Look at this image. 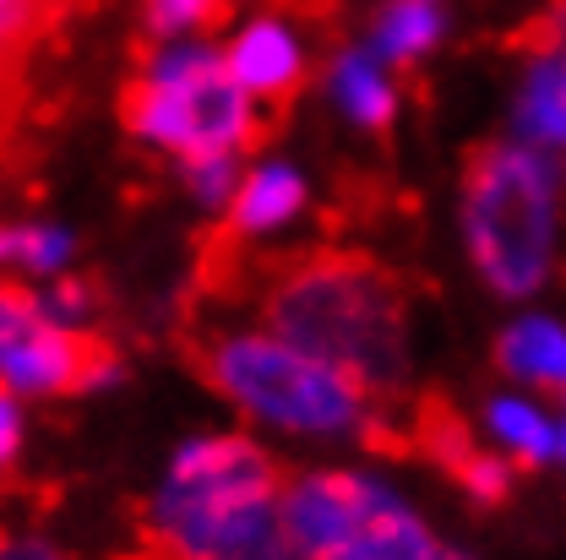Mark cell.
<instances>
[{
    "label": "cell",
    "instance_id": "44dd1931",
    "mask_svg": "<svg viewBox=\"0 0 566 560\" xmlns=\"http://www.w3.org/2000/svg\"><path fill=\"white\" fill-rule=\"evenodd\" d=\"M39 6L44 0H0V71L11 66V55L28 44V33L39 22Z\"/></svg>",
    "mask_w": 566,
    "mask_h": 560
},
{
    "label": "cell",
    "instance_id": "6da1fadb",
    "mask_svg": "<svg viewBox=\"0 0 566 560\" xmlns=\"http://www.w3.org/2000/svg\"><path fill=\"white\" fill-rule=\"evenodd\" d=\"M197 294H245L273 338L354 376L376 409H409V283L387 262L338 245L251 262L240 256V234L223 223L202 245Z\"/></svg>",
    "mask_w": 566,
    "mask_h": 560
},
{
    "label": "cell",
    "instance_id": "e0dca14e",
    "mask_svg": "<svg viewBox=\"0 0 566 560\" xmlns=\"http://www.w3.org/2000/svg\"><path fill=\"white\" fill-rule=\"evenodd\" d=\"M229 22V0H147V28L153 39H180L197 28Z\"/></svg>",
    "mask_w": 566,
    "mask_h": 560
},
{
    "label": "cell",
    "instance_id": "ffe728a7",
    "mask_svg": "<svg viewBox=\"0 0 566 560\" xmlns=\"http://www.w3.org/2000/svg\"><path fill=\"white\" fill-rule=\"evenodd\" d=\"M212 560H311V556L294 545V533L283 528V511H279V517L262 522L251 539H240L234 550H223V556H212Z\"/></svg>",
    "mask_w": 566,
    "mask_h": 560
},
{
    "label": "cell",
    "instance_id": "4fadbf2b",
    "mask_svg": "<svg viewBox=\"0 0 566 560\" xmlns=\"http://www.w3.org/2000/svg\"><path fill=\"white\" fill-rule=\"evenodd\" d=\"M333 93H338V104L349 109L365 131H387V126H392V109H398V98H392L387 76L376 71V61H370V55L344 50V55L333 61Z\"/></svg>",
    "mask_w": 566,
    "mask_h": 560
},
{
    "label": "cell",
    "instance_id": "603a6c76",
    "mask_svg": "<svg viewBox=\"0 0 566 560\" xmlns=\"http://www.w3.org/2000/svg\"><path fill=\"white\" fill-rule=\"evenodd\" d=\"M0 560H66V556L50 550L44 539H0Z\"/></svg>",
    "mask_w": 566,
    "mask_h": 560
},
{
    "label": "cell",
    "instance_id": "7402d4cb",
    "mask_svg": "<svg viewBox=\"0 0 566 560\" xmlns=\"http://www.w3.org/2000/svg\"><path fill=\"white\" fill-rule=\"evenodd\" d=\"M17 446H22V420H17V403H11V392H0V474L11 468Z\"/></svg>",
    "mask_w": 566,
    "mask_h": 560
},
{
    "label": "cell",
    "instance_id": "5bb4252c",
    "mask_svg": "<svg viewBox=\"0 0 566 560\" xmlns=\"http://www.w3.org/2000/svg\"><path fill=\"white\" fill-rule=\"evenodd\" d=\"M436 39H441L436 0H387V11L376 17V55L392 66H415Z\"/></svg>",
    "mask_w": 566,
    "mask_h": 560
},
{
    "label": "cell",
    "instance_id": "5b68a950",
    "mask_svg": "<svg viewBox=\"0 0 566 560\" xmlns=\"http://www.w3.org/2000/svg\"><path fill=\"white\" fill-rule=\"evenodd\" d=\"M120 115L137 137L158 141L180 158H218L262 147L273 126L251 115V93L212 50H164L126 87Z\"/></svg>",
    "mask_w": 566,
    "mask_h": 560
},
{
    "label": "cell",
    "instance_id": "cb8c5ba5",
    "mask_svg": "<svg viewBox=\"0 0 566 560\" xmlns=\"http://www.w3.org/2000/svg\"><path fill=\"white\" fill-rule=\"evenodd\" d=\"M556 452L566 457V420H562V430H556Z\"/></svg>",
    "mask_w": 566,
    "mask_h": 560
},
{
    "label": "cell",
    "instance_id": "484cf974",
    "mask_svg": "<svg viewBox=\"0 0 566 560\" xmlns=\"http://www.w3.org/2000/svg\"><path fill=\"white\" fill-rule=\"evenodd\" d=\"M441 560H469V556H441Z\"/></svg>",
    "mask_w": 566,
    "mask_h": 560
},
{
    "label": "cell",
    "instance_id": "9a60e30c",
    "mask_svg": "<svg viewBox=\"0 0 566 560\" xmlns=\"http://www.w3.org/2000/svg\"><path fill=\"white\" fill-rule=\"evenodd\" d=\"M491 430L501 435V446L517 457V468H545V457L556 452V430L539 420L528 403H517V398H495Z\"/></svg>",
    "mask_w": 566,
    "mask_h": 560
},
{
    "label": "cell",
    "instance_id": "7a4b0ae2",
    "mask_svg": "<svg viewBox=\"0 0 566 560\" xmlns=\"http://www.w3.org/2000/svg\"><path fill=\"white\" fill-rule=\"evenodd\" d=\"M279 463L245 435H208L175 452L164 490L153 495L147 533L132 560H212L279 517Z\"/></svg>",
    "mask_w": 566,
    "mask_h": 560
},
{
    "label": "cell",
    "instance_id": "8992f818",
    "mask_svg": "<svg viewBox=\"0 0 566 560\" xmlns=\"http://www.w3.org/2000/svg\"><path fill=\"white\" fill-rule=\"evenodd\" d=\"M279 511L311 560H441L420 517L359 474H289Z\"/></svg>",
    "mask_w": 566,
    "mask_h": 560
},
{
    "label": "cell",
    "instance_id": "30bf717a",
    "mask_svg": "<svg viewBox=\"0 0 566 560\" xmlns=\"http://www.w3.org/2000/svg\"><path fill=\"white\" fill-rule=\"evenodd\" d=\"M223 61H229V71L240 76V87L251 98H268L279 109H289V98L305 87V55H300V44L289 39V28H279V22H251L229 44Z\"/></svg>",
    "mask_w": 566,
    "mask_h": 560
},
{
    "label": "cell",
    "instance_id": "3957f363",
    "mask_svg": "<svg viewBox=\"0 0 566 560\" xmlns=\"http://www.w3.org/2000/svg\"><path fill=\"white\" fill-rule=\"evenodd\" d=\"M186 359L212 392L279 430L365 435V424L376 420V398L354 376L300 353L273 332H197L186 338Z\"/></svg>",
    "mask_w": 566,
    "mask_h": 560
},
{
    "label": "cell",
    "instance_id": "7c38bea8",
    "mask_svg": "<svg viewBox=\"0 0 566 560\" xmlns=\"http://www.w3.org/2000/svg\"><path fill=\"white\" fill-rule=\"evenodd\" d=\"M305 208V180L283 163H268L256 175L240 180V191L229 197V229L234 234H262V229H279L283 218Z\"/></svg>",
    "mask_w": 566,
    "mask_h": 560
},
{
    "label": "cell",
    "instance_id": "277c9868",
    "mask_svg": "<svg viewBox=\"0 0 566 560\" xmlns=\"http://www.w3.org/2000/svg\"><path fill=\"white\" fill-rule=\"evenodd\" d=\"M551 163L528 147L485 141L463 158V240L501 299H528L551 273Z\"/></svg>",
    "mask_w": 566,
    "mask_h": 560
},
{
    "label": "cell",
    "instance_id": "ba28073f",
    "mask_svg": "<svg viewBox=\"0 0 566 560\" xmlns=\"http://www.w3.org/2000/svg\"><path fill=\"white\" fill-rule=\"evenodd\" d=\"M115 376H120V364H115V349L104 338L71 332V327H55V321L28 332L0 359V387L6 392H87V387H104Z\"/></svg>",
    "mask_w": 566,
    "mask_h": 560
},
{
    "label": "cell",
    "instance_id": "2e32d148",
    "mask_svg": "<svg viewBox=\"0 0 566 560\" xmlns=\"http://www.w3.org/2000/svg\"><path fill=\"white\" fill-rule=\"evenodd\" d=\"M71 256V240L61 229H0V262H17L28 273H55Z\"/></svg>",
    "mask_w": 566,
    "mask_h": 560
},
{
    "label": "cell",
    "instance_id": "d4e9b609",
    "mask_svg": "<svg viewBox=\"0 0 566 560\" xmlns=\"http://www.w3.org/2000/svg\"><path fill=\"white\" fill-rule=\"evenodd\" d=\"M294 6H311V11H322V6H316V0H294Z\"/></svg>",
    "mask_w": 566,
    "mask_h": 560
},
{
    "label": "cell",
    "instance_id": "ac0fdd59",
    "mask_svg": "<svg viewBox=\"0 0 566 560\" xmlns=\"http://www.w3.org/2000/svg\"><path fill=\"white\" fill-rule=\"evenodd\" d=\"M50 316H44V299L39 294H28V288H0V359L17 349L28 332H39Z\"/></svg>",
    "mask_w": 566,
    "mask_h": 560
},
{
    "label": "cell",
    "instance_id": "9c48e42d",
    "mask_svg": "<svg viewBox=\"0 0 566 560\" xmlns=\"http://www.w3.org/2000/svg\"><path fill=\"white\" fill-rule=\"evenodd\" d=\"M512 50L528 61L523 93H517V126H523V137L566 147V0H551L512 39Z\"/></svg>",
    "mask_w": 566,
    "mask_h": 560
},
{
    "label": "cell",
    "instance_id": "d6986e66",
    "mask_svg": "<svg viewBox=\"0 0 566 560\" xmlns=\"http://www.w3.org/2000/svg\"><path fill=\"white\" fill-rule=\"evenodd\" d=\"M186 180H191V191L202 197V202H229L234 191H240V163H234V152H218V158H186Z\"/></svg>",
    "mask_w": 566,
    "mask_h": 560
},
{
    "label": "cell",
    "instance_id": "8fae6325",
    "mask_svg": "<svg viewBox=\"0 0 566 560\" xmlns=\"http://www.w3.org/2000/svg\"><path fill=\"white\" fill-rule=\"evenodd\" d=\"M495 364L517 381H528L534 392L545 398H562L566 403V332L556 321H512L501 338H495Z\"/></svg>",
    "mask_w": 566,
    "mask_h": 560
},
{
    "label": "cell",
    "instance_id": "52a82bcc",
    "mask_svg": "<svg viewBox=\"0 0 566 560\" xmlns=\"http://www.w3.org/2000/svg\"><path fill=\"white\" fill-rule=\"evenodd\" d=\"M409 446H415V457L441 468L458 490L469 500H480V506H501L512 495V468L474 441L469 420L441 392H420L409 403Z\"/></svg>",
    "mask_w": 566,
    "mask_h": 560
}]
</instances>
